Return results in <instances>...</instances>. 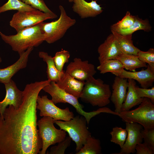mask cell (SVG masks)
<instances>
[{
  "mask_svg": "<svg viewBox=\"0 0 154 154\" xmlns=\"http://www.w3.org/2000/svg\"><path fill=\"white\" fill-rule=\"evenodd\" d=\"M60 15L57 20L50 22H43L42 30L45 34L44 41L49 44L53 43L62 38L67 31L74 25L75 19L68 16L63 6H59Z\"/></svg>",
  "mask_w": 154,
  "mask_h": 154,
  "instance_id": "cell-6",
  "label": "cell"
},
{
  "mask_svg": "<svg viewBox=\"0 0 154 154\" xmlns=\"http://www.w3.org/2000/svg\"><path fill=\"white\" fill-rule=\"evenodd\" d=\"M1 33V32L0 31V33Z\"/></svg>",
  "mask_w": 154,
  "mask_h": 154,
  "instance_id": "cell-38",
  "label": "cell"
},
{
  "mask_svg": "<svg viewBox=\"0 0 154 154\" xmlns=\"http://www.w3.org/2000/svg\"><path fill=\"white\" fill-rule=\"evenodd\" d=\"M54 121L51 117L44 116L37 121L38 131L42 143L39 154H46L48 147L62 141L66 137V131L58 129L54 127Z\"/></svg>",
  "mask_w": 154,
  "mask_h": 154,
  "instance_id": "cell-7",
  "label": "cell"
},
{
  "mask_svg": "<svg viewBox=\"0 0 154 154\" xmlns=\"http://www.w3.org/2000/svg\"><path fill=\"white\" fill-rule=\"evenodd\" d=\"M70 75L78 80L86 81L96 73L94 65L88 60L76 58L66 67L65 71Z\"/></svg>",
  "mask_w": 154,
  "mask_h": 154,
  "instance_id": "cell-10",
  "label": "cell"
},
{
  "mask_svg": "<svg viewBox=\"0 0 154 154\" xmlns=\"http://www.w3.org/2000/svg\"><path fill=\"white\" fill-rule=\"evenodd\" d=\"M134 21V16L132 15L129 12L127 11L121 20L111 26V30L117 31L127 29L132 25Z\"/></svg>",
  "mask_w": 154,
  "mask_h": 154,
  "instance_id": "cell-28",
  "label": "cell"
},
{
  "mask_svg": "<svg viewBox=\"0 0 154 154\" xmlns=\"http://www.w3.org/2000/svg\"><path fill=\"white\" fill-rule=\"evenodd\" d=\"M137 56L140 60L147 63L148 65L154 68V49L151 48L147 51L141 50L138 52Z\"/></svg>",
  "mask_w": 154,
  "mask_h": 154,
  "instance_id": "cell-32",
  "label": "cell"
},
{
  "mask_svg": "<svg viewBox=\"0 0 154 154\" xmlns=\"http://www.w3.org/2000/svg\"><path fill=\"white\" fill-rule=\"evenodd\" d=\"M36 10V9L24 3L20 0H9L6 3L0 7V13L11 10L24 12Z\"/></svg>",
  "mask_w": 154,
  "mask_h": 154,
  "instance_id": "cell-26",
  "label": "cell"
},
{
  "mask_svg": "<svg viewBox=\"0 0 154 154\" xmlns=\"http://www.w3.org/2000/svg\"><path fill=\"white\" fill-rule=\"evenodd\" d=\"M116 59L120 62L124 68L131 72L135 71L137 68L147 66L146 63L140 60L137 55L122 53L117 56Z\"/></svg>",
  "mask_w": 154,
  "mask_h": 154,
  "instance_id": "cell-22",
  "label": "cell"
},
{
  "mask_svg": "<svg viewBox=\"0 0 154 154\" xmlns=\"http://www.w3.org/2000/svg\"><path fill=\"white\" fill-rule=\"evenodd\" d=\"M128 85L127 78L116 76L112 86L111 100L114 105L115 112L119 114L122 104L125 101Z\"/></svg>",
  "mask_w": 154,
  "mask_h": 154,
  "instance_id": "cell-13",
  "label": "cell"
},
{
  "mask_svg": "<svg viewBox=\"0 0 154 154\" xmlns=\"http://www.w3.org/2000/svg\"><path fill=\"white\" fill-rule=\"evenodd\" d=\"M33 48V47L29 48L19 55V59L13 64L6 68L0 69V82L4 84L9 82L18 71L26 67L29 56Z\"/></svg>",
  "mask_w": 154,
  "mask_h": 154,
  "instance_id": "cell-14",
  "label": "cell"
},
{
  "mask_svg": "<svg viewBox=\"0 0 154 154\" xmlns=\"http://www.w3.org/2000/svg\"><path fill=\"white\" fill-rule=\"evenodd\" d=\"M43 22L17 32L15 35H7L1 33L2 39L19 55L31 47H37L45 40V35L42 30Z\"/></svg>",
  "mask_w": 154,
  "mask_h": 154,
  "instance_id": "cell-2",
  "label": "cell"
},
{
  "mask_svg": "<svg viewBox=\"0 0 154 154\" xmlns=\"http://www.w3.org/2000/svg\"><path fill=\"white\" fill-rule=\"evenodd\" d=\"M54 123L60 129L67 132L72 140L75 142L76 152L80 150L88 139L91 136L87 126L86 120L83 116L78 115L67 121L56 120Z\"/></svg>",
  "mask_w": 154,
  "mask_h": 154,
  "instance_id": "cell-4",
  "label": "cell"
},
{
  "mask_svg": "<svg viewBox=\"0 0 154 154\" xmlns=\"http://www.w3.org/2000/svg\"><path fill=\"white\" fill-rule=\"evenodd\" d=\"M39 56L46 62L47 65L46 73L48 79L56 83L59 81L65 71H59L56 67L53 57L49 55L47 53L43 51L39 52Z\"/></svg>",
  "mask_w": 154,
  "mask_h": 154,
  "instance_id": "cell-21",
  "label": "cell"
},
{
  "mask_svg": "<svg viewBox=\"0 0 154 154\" xmlns=\"http://www.w3.org/2000/svg\"><path fill=\"white\" fill-rule=\"evenodd\" d=\"M110 134L111 136V141L119 145L121 149L124 144L127 136V132L125 129L116 127L113 128Z\"/></svg>",
  "mask_w": 154,
  "mask_h": 154,
  "instance_id": "cell-27",
  "label": "cell"
},
{
  "mask_svg": "<svg viewBox=\"0 0 154 154\" xmlns=\"http://www.w3.org/2000/svg\"><path fill=\"white\" fill-rule=\"evenodd\" d=\"M128 91L125 100L122 104L121 112L128 111L133 107L140 104L143 98L139 97L136 93L135 87L136 82L134 79L128 78Z\"/></svg>",
  "mask_w": 154,
  "mask_h": 154,
  "instance_id": "cell-20",
  "label": "cell"
},
{
  "mask_svg": "<svg viewBox=\"0 0 154 154\" xmlns=\"http://www.w3.org/2000/svg\"><path fill=\"white\" fill-rule=\"evenodd\" d=\"M119 116L125 122H134L141 125L144 129L154 128V105L150 100L144 98L136 108L121 112Z\"/></svg>",
  "mask_w": 154,
  "mask_h": 154,
  "instance_id": "cell-5",
  "label": "cell"
},
{
  "mask_svg": "<svg viewBox=\"0 0 154 154\" xmlns=\"http://www.w3.org/2000/svg\"><path fill=\"white\" fill-rule=\"evenodd\" d=\"M135 89L138 96L140 98H147L149 99L151 102L154 103V87L151 89L140 88L136 86Z\"/></svg>",
  "mask_w": 154,
  "mask_h": 154,
  "instance_id": "cell-33",
  "label": "cell"
},
{
  "mask_svg": "<svg viewBox=\"0 0 154 154\" xmlns=\"http://www.w3.org/2000/svg\"><path fill=\"white\" fill-rule=\"evenodd\" d=\"M136 154H153L154 149L152 148L146 143H139L135 148Z\"/></svg>",
  "mask_w": 154,
  "mask_h": 154,
  "instance_id": "cell-35",
  "label": "cell"
},
{
  "mask_svg": "<svg viewBox=\"0 0 154 154\" xmlns=\"http://www.w3.org/2000/svg\"><path fill=\"white\" fill-rule=\"evenodd\" d=\"M102 147L100 140L91 136L89 137L80 150L76 154H100Z\"/></svg>",
  "mask_w": 154,
  "mask_h": 154,
  "instance_id": "cell-24",
  "label": "cell"
},
{
  "mask_svg": "<svg viewBox=\"0 0 154 154\" xmlns=\"http://www.w3.org/2000/svg\"><path fill=\"white\" fill-rule=\"evenodd\" d=\"M111 94L109 84L104 83L100 79L92 76L85 81L80 98L82 102L93 106L102 107L110 103Z\"/></svg>",
  "mask_w": 154,
  "mask_h": 154,
  "instance_id": "cell-3",
  "label": "cell"
},
{
  "mask_svg": "<svg viewBox=\"0 0 154 154\" xmlns=\"http://www.w3.org/2000/svg\"><path fill=\"white\" fill-rule=\"evenodd\" d=\"M127 136L124 144L119 152L116 154H130L135 153L137 145L142 143L143 138L141 133L143 126L134 122H125Z\"/></svg>",
  "mask_w": 154,
  "mask_h": 154,
  "instance_id": "cell-11",
  "label": "cell"
},
{
  "mask_svg": "<svg viewBox=\"0 0 154 154\" xmlns=\"http://www.w3.org/2000/svg\"><path fill=\"white\" fill-rule=\"evenodd\" d=\"M37 109L40 110V116H46L52 118L55 121H69L74 116L73 112L69 108L61 109L57 106L47 95L40 97L38 95L37 99Z\"/></svg>",
  "mask_w": 154,
  "mask_h": 154,
  "instance_id": "cell-9",
  "label": "cell"
},
{
  "mask_svg": "<svg viewBox=\"0 0 154 154\" xmlns=\"http://www.w3.org/2000/svg\"><path fill=\"white\" fill-rule=\"evenodd\" d=\"M73 2V11L82 19L95 17L103 11L96 1L88 2L85 0H74Z\"/></svg>",
  "mask_w": 154,
  "mask_h": 154,
  "instance_id": "cell-17",
  "label": "cell"
},
{
  "mask_svg": "<svg viewBox=\"0 0 154 154\" xmlns=\"http://www.w3.org/2000/svg\"><path fill=\"white\" fill-rule=\"evenodd\" d=\"M147 68L139 71H128L124 69L117 76L136 80L142 88H148L153 86L154 82V68L148 64Z\"/></svg>",
  "mask_w": 154,
  "mask_h": 154,
  "instance_id": "cell-15",
  "label": "cell"
},
{
  "mask_svg": "<svg viewBox=\"0 0 154 154\" xmlns=\"http://www.w3.org/2000/svg\"><path fill=\"white\" fill-rule=\"evenodd\" d=\"M100 64L97 68L102 74L110 72L118 76L122 73L124 68L120 62L116 59L106 60Z\"/></svg>",
  "mask_w": 154,
  "mask_h": 154,
  "instance_id": "cell-23",
  "label": "cell"
},
{
  "mask_svg": "<svg viewBox=\"0 0 154 154\" xmlns=\"http://www.w3.org/2000/svg\"><path fill=\"white\" fill-rule=\"evenodd\" d=\"M134 18L133 24L129 28L116 31L122 35H129L132 34L135 32L140 30L146 32L151 31V27L148 20H143L137 16H134Z\"/></svg>",
  "mask_w": 154,
  "mask_h": 154,
  "instance_id": "cell-25",
  "label": "cell"
},
{
  "mask_svg": "<svg viewBox=\"0 0 154 154\" xmlns=\"http://www.w3.org/2000/svg\"><path fill=\"white\" fill-rule=\"evenodd\" d=\"M72 139L69 136L66 137L64 140L58 143L57 145L52 147L48 154H64L66 149L69 147Z\"/></svg>",
  "mask_w": 154,
  "mask_h": 154,
  "instance_id": "cell-30",
  "label": "cell"
},
{
  "mask_svg": "<svg viewBox=\"0 0 154 154\" xmlns=\"http://www.w3.org/2000/svg\"><path fill=\"white\" fill-rule=\"evenodd\" d=\"M6 94L4 99L0 102V116H2L7 106L12 105L18 109L21 104L23 97V92L17 87L15 82L11 80L4 84Z\"/></svg>",
  "mask_w": 154,
  "mask_h": 154,
  "instance_id": "cell-12",
  "label": "cell"
},
{
  "mask_svg": "<svg viewBox=\"0 0 154 154\" xmlns=\"http://www.w3.org/2000/svg\"><path fill=\"white\" fill-rule=\"evenodd\" d=\"M57 17V15H53L37 9L31 11H17L13 15L9 25L17 32L45 20Z\"/></svg>",
  "mask_w": 154,
  "mask_h": 154,
  "instance_id": "cell-8",
  "label": "cell"
},
{
  "mask_svg": "<svg viewBox=\"0 0 154 154\" xmlns=\"http://www.w3.org/2000/svg\"><path fill=\"white\" fill-rule=\"evenodd\" d=\"M48 80L27 84L18 109L12 105L0 116V154H37L42 139L37 129V99Z\"/></svg>",
  "mask_w": 154,
  "mask_h": 154,
  "instance_id": "cell-1",
  "label": "cell"
},
{
  "mask_svg": "<svg viewBox=\"0 0 154 154\" xmlns=\"http://www.w3.org/2000/svg\"><path fill=\"white\" fill-rule=\"evenodd\" d=\"M74 0H68V1L69 2H72L74 1Z\"/></svg>",
  "mask_w": 154,
  "mask_h": 154,
  "instance_id": "cell-36",
  "label": "cell"
},
{
  "mask_svg": "<svg viewBox=\"0 0 154 154\" xmlns=\"http://www.w3.org/2000/svg\"><path fill=\"white\" fill-rule=\"evenodd\" d=\"M141 133L144 142L154 149V128L143 129Z\"/></svg>",
  "mask_w": 154,
  "mask_h": 154,
  "instance_id": "cell-34",
  "label": "cell"
},
{
  "mask_svg": "<svg viewBox=\"0 0 154 154\" xmlns=\"http://www.w3.org/2000/svg\"><path fill=\"white\" fill-rule=\"evenodd\" d=\"M1 61H2V59L0 56V63L1 62Z\"/></svg>",
  "mask_w": 154,
  "mask_h": 154,
  "instance_id": "cell-37",
  "label": "cell"
},
{
  "mask_svg": "<svg viewBox=\"0 0 154 154\" xmlns=\"http://www.w3.org/2000/svg\"><path fill=\"white\" fill-rule=\"evenodd\" d=\"M70 56L69 52L67 50H62L57 52L53 57L55 66L59 71L62 72L65 63L68 62Z\"/></svg>",
  "mask_w": 154,
  "mask_h": 154,
  "instance_id": "cell-29",
  "label": "cell"
},
{
  "mask_svg": "<svg viewBox=\"0 0 154 154\" xmlns=\"http://www.w3.org/2000/svg\"><path fill=\"white\" fill-rule=\"evenodd\" d=\"M21 0L24 3L31 6L37 10L53 15H56L48 8L43 0Z\"/></svg>",
  "mask_w": 154,
  "mask_h": 154,
  "instance_id": "cell-31",
  "label": "cell"
},
{
  "mask_svg": "<svg viewBox=\"0 0 154 154\" xmlns=\"http://www.w3.org/2000/svg\"><path fill=\"white\" fill-rule=\"evenodd\" d=\"M98 51L100 63L108 60L115 59L122 53L112 33L110 35L104 42L99 46Z\"/></svg>",
  "mask_w": 154,
  "mask_h": 154,
  "instance_id": "cell-16",
  "label": "cell"
},
{
  "mask_svg": "<svg viewBox=\"0 0 154 154\" xmlns=\"http://www.w3.org/2000/svg\"><path fill=\"white\" fill-rule=\"evenodd\" d=\"M111 31L122 53L137 56L140 50L134 45L132 34L122 35L113 30H111Z\"/></svg>",
  "mask_w": 154,
  "mask_h": 154,
  "instance_id": "cell-19",
  "label": "cell"
},
{
  "mask_svg": "<svg viewBox=\"0 0 154 154\" xmlns=\"http://www.w3.org/2000/svg\"><path fill=\"white\" fill-rule=\"evenodd\" d=\"M56 83L60 88L78 99L82 93L85 81L75 79L65 71Z\"/></svg>",
  "mask_w": 154,
  "mask_h": 154,
  "instance_id": "cell-18",
  "label": "cell"
}]
</instances>
